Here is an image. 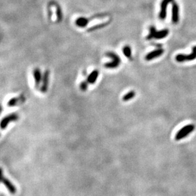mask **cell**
I'll return each mask as SVG.
<instances>
[{"mask_svg": "<svg viewBox=\"0 0 196 196\" xmlns=\"http://www.w3.org/2000/svg\"><path fill=\"white\" fill-rule=\"evenodd\" d=\"M195 128V126L194 124H189L185 125V126L179 129L178 132L176 133L175 140L177 141H179L181 139H185L188 135L194 132Z\"/></svg>", "mask_w": 196, "mask_h": 196, "instance_id": "cell-1", "label": "cell"}, {"mask_svg": "<svg viewBox=\"0 0 196 196\" xmlns=\"http://www.w3.org/2000/svg\"><path fill=\"white\" fill-rule=\"evenodd\" d=\"M19 119V116L17 113H11L6 116L0 121V129H5L10 123L17 121Z\"/></svg>", "mask_w": 196, "mask_h": 196, "instance_id": "cell-2", "label": "cell"}, {"mask_svg": "<svg viewBox=\"0 0 196 196\" xmlns=\"http://www.w3.org/2000/svg\"><path fill=\"white\" fill-rule=\"evenodd\" d=\"M48 84H49V72L47 70L45 72L44 74L42 77L41 81V85L40 86V91L43 93H46L48 88Z\"/></svg>", "mask_w": 196, "mask_h": 196, "instance_id": "cell-3", "label": "cell"}, {"mask_svg": "<svg viewBox=\"0 0 196 196\" xmlns=\"http://www.w3.org/2000/svg\"><path fill=\"white\" fill-rule=\"evenodd\" d=\"M174 0H163L161 3V10L159 13V18L161 20H164L167 15V7L170 3H173Z\"/></svg>", "mask_w": 196, "mask_h": 196, "instance_id": "cell-4", "label": "cell"}, {"mask_svg": "<svg viewBox=\"0 0 196 196\" xmlns=\"http://www.w3.org/2000/svg\"><path fill=\"white\" fill-rule=\"evenodd\" d=\"M1 183L5 185V187L6 188V189L9 191L10 194H11L12 195L16 194V192H17L16 187L11 182V181L9 180L8 178L3 177L2 181H1Z\"/></svg>", "mask_w": 196, "mask_h": 196, "instance_id": "cell-5", "label": "cell"}, {"mask_svg": "<svg viewBox=\"0 0 196 196\" xmlns=\"http://www.w3.org/2000/svg\"><path fill=\"white\" fill-rule=\"evenodd\" d=\"M25 101L26 98L23 95H20L19 97H13L9 100L8 103H7V106L9 107H15L18 105L24 103Z\"/></svg>", "mask_w": 196, "mask_h": 196, "instance_id": "cell-6", "label": "cell"}, {"mask_svg": "<svg viewBox=\"0 0 196 196\" xmlns=\"http://www.w3.org/2000/svg\"><path fill=\"white\" fill-rule=\"evenodd\" d=\"M196 59V55L192 53L189 55L178 54L175 57V60L178 62H183L185 61H192Z\"/></svg>", "mask_w": 196, "mask_h": 196, "instance_id": "cell-7", "label": "cell"}, {"mask_svg": "<svg viewBox=\"0 0 196 196\" xmlns=\"http://www.w3.org/2000/svg\"><path fill=\"white\" fill-rule=\"evenodd\" d=\"M172 22L177 24L179 21V6L177 3L173 2L172 6Z\"/></svg>", "mask_w": 196, "mask_h": 196, "instance_id": "cell-8", "label": "cell"}, {"mask_svg": "<svg viewBox=\"0 0 196 196\" xmlns=\"http://www.w3.org/2000/svg\"><path fill=\"white\" fill-rule=\"evenodd\" d=\"M164 52V50L163 49L159 48V49H157L154 51H152V52L149 53L146 56V57H145V59H146V60L149 61V60H151L152 59H155V58L161 56Z\"/></svg>", "mask_w": 196, "mask_h": 196, "instance_id": "cell-9", "label": "cell"}, {"mask_svg": "<svg viewBox=\"0 0 196 196\" xmlns=\"http://www.w3.org/2000/svg\"><path fill=\"white\" fill-rule=\"evenodd\" d=\"M33 76L34 79V83H35V86L36 88H40V83L42 81V76L41 71L38 69H36L34 70L33 72Z\"/></svg>", "mask_w": 196, "mask_h": 196, "instance_id": "cell-10", "label": "cell"}, {"mask_svg": "<svg viewBox=\"0 0 196 196\" xmlns=\"http://www.w3.org/2000/svg\"><path fill=\"white\" fill-rule=\"evenodd\" d=\"M99 72L97 70H93L91 72V74L87 77V82L89 84H94L96 81L98 77Z\"/></svg>", "mask_w": 196, "mask_h": 196, "instance_id": "cell-11", "label": "cell"}, {"mask_svg": "<svg viewBox=\"0 0 196 196\" xmlns=\"http://www.w3.org/2000/svg\"><path fill=\"white\" fill-rule=\"evenodd\" d=\"M168 34H169V31L168 29H163L161 31H157L154 36V38L157 40L163 39L166 38V36L168 35Z\"/></svg>", "mask_w": 196, "mask_h": 196, "instance_id": "cell-12", "label": "cell"}, {"mask_svg": "<svg viewBox=\"0 0 196 196\" xmlns=\"http://www.w3.org/2000/svg\"><path fill=\"white\" fill-rule=\"evenodd\" d=\"M135 91H130L128 93H127L126 94L123 96L122 97V100L124 101H129V100L132 99L135 97Z\"/></svg>", "mask_w": 196, "mask_h": 196, "instance_id": "cell-13", "label": "cell"}, {"mask_svg": "<svg viewBox=\"0 0 196 196\" xmlns=\"http://www.w3.org/2000/svg\"><path fill=\"white\" fill-rule=\"evenodd\" d=\"M122 52L124 55L128 58L129 60L132 59V50H131V48L129 46H125L122 49Z\"/></svg>", "mask_w": 196, "mask_h": 196, "instance_id": "cell-14", "label": "cell"}, {"mask_svg": "<svg viewBox=\"0 0 196 196\" xmlns=\"http://www.w3.org/2000/svg\"><path fill=\"white\" fill-rule=\"evenodd\" d=\"M88 20H87V19H85V18H79L76 22V25L78 26L79 27H84L87 23H88Z\"/></svg>", "mask_w": 196, "mask_h": 196, "instance_id": "cell-15", "label": "cell"}, {"mask_svg": "<svg viewBox=\"0 0 196 196\" xmlns=\"http://www.w3.org/2000/svg\"><path fill=\"white\" fill-rule=\"evenodd\" d=\"M120 64V62H117V61H115V60H112L111 62H108L105 64V67L108 69H114V68H116L118 67Z\"/></svg>", "mask_w": 196, "mask_h": 196, "instance_id": "cell-16", "label": "cell"}, {"mask_svg": "<svg viewBox=\"0 0 196 196\" xmlns=\"http://www.w3.org/2000/svg\"><path fill=\"white\" fill-rule=\"evenodd\" d=\"M157 31H156V29L154 26H151L150 27V33L149 34V35L147 36V40H150L152 38H154V36L156 35Z\"/></svg>", "mask_w": 196, "mask_h": 196, "instance_id": "cell-17", "label": "cell"}, {"mask_svg": "<svg viewBox=\"0 0 196 196\" xmlns=\"http://www.w3.org/2000/svg\"><path fill=\"white\" fill-rule=\"evenodd\" d=\"M107 55L108 57H111V59L113 60H115V61H117V62H119L121 63V59H120V58L119 57V56L117 55V54H115L112 52H109V53H108L107 54Z\"/></svg>", "mask_w": 196, "mask_h": 196, "instance_id": "cell-18", "label": "cell"}, {"mask_svg": "<svg viewBox=\"0 0 196 196\" xmlns=\"http://www.w3.org/2000/svg\"><path fill=\"white\" fill-rule=\"evenodd\" d=\"M88 82L87 81H83L80 83V86H79V88L82 91H86L88 89Z\"/></svg>", "mask_w": 196, "mask_h": 196, "instance_id": "cell-19", "label": "cell"}, {"mask_svg": "<svg viewBox=\"0 0 196 196\" xmlns=\"http://www.w3.org/2000/svg\"><path fill=\"white\" fill-rule=\"evenodd\" d=\"M3 177H4V176H3V169L2 168H0V183H1V181H2Z\"/></svg>", "mask_w": 196, "mask_h": 196, "instance_id": "cell-20", "label": "cell"}, {"mask_svg": "<svg viewBox=\"0 0 196 196\" xmlns=\"http://www.w3.org/2000/svg\"><path fill=\"white\" fill-rule=\"evenodd\" d=\"M192 53H195L196 55V46H194L192 48Z\"/></svg>", "mask_w": 196, "mask_h": 196, "instance_id": "cell-21", "label": "cell"}, {"mask_svg": "<svg viewBox=\"0 0 196 196\" xmlns=\"http://www.w3.org/2000/svg\"><path fill=\"white\" fill-rule=\"evenodd\" d=\"M0 135H1V134H0Z\"/></svg>", "mask_w": 196, "mask_h": 196, "instance_id": "cell-22", "label": "cell"}]
</instances>
